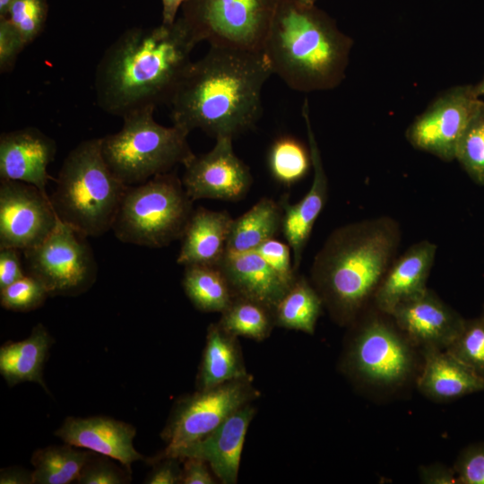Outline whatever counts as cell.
Returning <instances> with one entry per match:
<instances>
[{"label": "cell", "mask_w": 484, "mask_h": 484, "mask_svg": "<svg viewBox=\"0 0 484 484\" xmlns=\"http://www.w3.org/2000/svg\"><path fill=\"white\" fill-rule=\"evenodd\" d=\"M198 41L180 16L170 25L123 32L103 53L94 79L96 102L121 117L169 104Z\"/></svg>", "instance_id": "6da1fadb"}, {"label": "cell", "mask_w": 484, "mask_h": 484, "mask_svg": "<svg viewBox=\"0 0 484 484\" xmlns=\"http://www.w3.org/2000/svg\"><path fill=\"white\" fill-rule=\"evenodd\" d=\"M271 75L263 51L210 45L191 62L169 104L172 123L188 134L200 129L215 139L234 138L258 121Z\"/></svg>", "instance_id": "7a4b0ae2"}, {"label": "cell", "mask_w": 484, "mask_h": 484, "mask_svg": "<svg viewBox=\"0 0 484 484\" xmlns=\"http://www.w3.org/2000/svg\"><path fill=\"white\" fill-rule=\"evenodd\" d=\"M400 238L398 224L388 217L348 224L328 237L315 257L311 279L336 322L354 320L375 294Z\"/></svg>", "instance_id": "3957f363"}, {"label": "cell", "mask_w": 484, "mask_h": 484, "mask_svg": "<svg viewBox=\"0 0 484 484\" xmlns=\"http://www.w3.org/2000/svg\"><path fill=\"white\" fill-rule=\"evenodd\" d=\"M350 39L315 5L280 0L263 52L272 74L298 91L338 85L348 64Z\"/></svg>", "instance_id": "277c9868"}, {"label": "cell", "mask_w": 484, "mask_h": 484, "mask_svg": "<svg viewBox=\"0 0 484 484\" xmlns=\"http://www.w3.org/2000/svg\"><path fill=\"white\" fill-rule=\"evenodd\" d=\"M49 196L60 220L87 237L111 229L128 186L109 169L101 138L82 141L66 155Z\"/></svg>", "instance_id": "5b68a950"}, {"label": "cell", "mask_w": 484, "mask_h": 484, "mask_svg": "<svg viewBox=\"0 0 484 484\" xmlns=\"http://www.w3.org/2000/svg\"><path fill=\"white\" fill-rule=\"evenodd\" d=\"M146 108L123 117L121 129L101 137V151L111 171L126 186H134L158 175L186 166L194 157L186 130L165 126Z\"/></svg>", "instance_id": "8992f818"}, {"label": "cell", "mask_w": 484, "mask_h": 484, "mask_svg": "<svg viewBox=\"0 0 484 484\" xmlns=\"http://www.w3.org/2000/svg\"><path fill=\"white\" fill-rule=\"evenodd\" d=\"M193 202L175 173L158 175L127 186L111 229L124 243L166 246L181 238Z\"/></svg>", "instance_id": "52a82bcc"}, {"label": "cell", "mask_w": 484, "mask_h": 484, "mask_svg": "<svg viewBox=\"0 0 484 484\" xmlns=\"http://www.w3.org/2000/svg\"><path fill=\"white\" fill-rule=\"evenodd\" d=\"M280 0H187L182 18L198 41L248 51L263 47Z\"/></svg>", "instance_id": "ba28073f"}, {"label": "cell", "mask_w": 484, "mask_h": 484, "mask_svg": "<svg viewBox=\"0 0 484 484\" xmlns=\"http://www.w3.org/2000/svg\"><path fill=\"white\" fill-rule=\"evenodd\" d=\"M27 271L49 296H75L94 283L98 264L87 236L58 221L43 242L23 251Z\"/></svg>", "instance_id": "9c48e42d"}, {"label": "cell", "mask_w": 484, "mask_h": 484, "mask_svg": "<svg viewBox=\"0 0 484 484\" xmlns=\"http://www.w3.org/2000/svg\"><path fill=\"white\" fill-rule=\"evenodd\" d=\"M260 395L252 376L232 380L218 386L196 390L179 399L161 433L167 445L156 457L199 440L217 428L232 413Z\"/></svg>", "instance_id": "30bf717a"}, {"label": "cell", "mask_w": 484, "mask_h": 484, "mask_svg": "<svg viewBox=\"0 0 484 484\" xmlns=\"http://www.w3.org/2000/svg\"><path fill=\"white\" fill-rule=\"evenodd\" d=\"M404 337L381 319L368 321L351 342L348 367L372 385L391 386L402 383L412 367L411 350Z\"/></svg>", "instance_id": "8fae6325"}, {"label": "cell", "mask_w": 484, "mask_h": 484, "mask_svg": "<svg viewBox=\"0 0 484 484\" xmlns=\"http://www.w3.org/2000/svg\"><path fill=\"white\" fill-rule=\"evenodd\" d=\"M57 221L48 194L30 184L0 179V248L35 247Z\"/></svg>", "instance_id": "7c38bea8"}, {"label": "cell", "mask_w": 484, "mask_h": 484, "mask_svg": "<svg viewBox=\"0 0 484 484\" xmlns=\"http://www.w3.org/2000/svg\"><path fill=\"white\" fill-rule=\"evenodd\" d=\"M483 101L471 85L449 90L409 127V142L444 160H454L459 139Z\"/></svg>", "instance_id": "4fadbf2b"}, {"label": "cell", "mask_w": 484, "mask_h": 484, "mask_svg": "<svg viewBox=\"0 0 484 484\" xmlns=\"http://www.w3.org/2000/svg\"><path fill=\"white\" fill-rule=\"evenodd\" d=\"M213 148L186 165L182 183L194 200L238 201L248 192L252 182L249 168L236 155L233 137H217Z\"/></svg>", "instance_id": "5bb4252c"}, {"label": "cell", "mask_w": 484, "mask_h": 484, "mask_svg": "<svg viewBox=\"0 0 484 484\" xmlns=\"http://www.w3.org/2000/svg\"><path fill=\"white\" fill-rule=\"evenodd\" d=\"M390 315L404 336L423 349H447L466 321L428 289L399 305Z\"/></svg>", "instance_id": "9a60e30c"}, {"label": "cell", "mask_w": 484, "mask_h": 484, "mask_svg": "<svg viewBox=\"0 0 484 484\" xmlns=\"http://www.w3.org/2000/svg\"><path fill=\"white\" fill-rule=\"evenodd\" d=\"M255 414V408L248 403L232 413L203 438L164 457H176L180 460L186 457L200 458L208 463L221 483L235 484L246 436Z\"/></svg>", "instance_id": "2e32d148"}, {"label": "cell", "mask_w": 484, "mask_h": 484, "mask_svg": "<svg viewBox=\"0 0 484 484\" xmlns=\"http://www.w3.org/2000/svg\"><path fill=\"white\" fill-rule=\"evenodd\" d=\"M56 144L48 135L32 126L4 133L0 136V179L30 184L47 194L55 180L48 172Z\"/></svg>", "instance_id": "e0dca14e"}, {"label": "cell", "mask_w": 484, "mask_h": 484, "mask_svg": "<svg viewBox=\"0 0 484 484\" xmlns=\"http://www.w3.org/2000/svg\"><path fill=\"white\" fill-rule=\"evenodd\" d=\"M301 113L307 129L314 177L307 194L298 203L290 204L284 197L280 202L283 211L281 230L291 249L293 266L296 272L300 265L302 255L315 221L326 202L328 190L327 177L311 125L307 99L303 103Z\"/></svg>", "instance_id": "ac0fdd59"}, {"label": "cell", "mask_w": 484, "mask_h": 484, "mask_svg": "<svg viewBox=\"0 0 484 484\" xmlns=\"http://www.w3.org/2000/svg\"><path fill=\"white\" fill-rule=\"evenodd\" d=\"M135 428L104 416L68 417L55 432L65 444L118 461L125 469L143 460L134 448Z\"/></svg>", "instance_id": "d6986e66"}, {"label": "cell", "mask_w": 484, "mask_h": 484, "mask_svg": "<svg viewBox=\"0 0 484 484\" xmlns=\"http://www.w3.org/2000/svg\"><path fill=\"white\" fill-rule=\"evenodd\" d=\"M436 253V246L423 240L392 263L374 294L381 312L390 315L399 305L428 290L427 281Z\"/></svg>", "instance_id": "ffe728a7"}, {"label": "cell", "mask_w": 484, "mask_h": 484, "mask_svg": "<svg viewBox=\"0 0 484 484\" xmlns=\"http://www.w3.org/2000/svg\"><path fill=\"white\" fill-rule=\"evenodd\" d=\"M218 265L236 296L256 300L272 310L292 285L281 277L256 250L226 251Z\"/></svg>", "instance_id": "44dd1931"}, {"label": "cell", "mask_w": 484, "mask_h": 484, "mask_svg": "<svg viewBox=\"0 0 484 484\" xmlns=\"http://www.w3.org/2000/svg\"><path fill=\"white\" fill-rule=\"evenodd\" d=\"M233 219L225 211L194 210L180 238L178 264L218 265L227 250Z\"/></svg>", "instance_id": "7402d4cb"}, {"label": "cell", "mask_w": 484, "mask_h": 484, "mask_svg": "<svg viewBox=\"0 0 484 484\" xmlns=\"http://www.w3.org/2000/svg\"><path fill=\"white\" fill-rule=\"evenodd\" d=\"M419 388L435 401H450L484 390V378L446 350L423 349Z\"/></svg>", "instance_id": "603a6c76"}, {"label": "cell", "mask_w": 484, "mask_h": 484, "mask_svg": "<svg viewBox=\"0 0 484 484\" xmlns=\"http://www.w3.org/2000/svg\"><path fill=\"white\" fill-rule=\"evenodd\" d=\"M251 376L246 371L238 337L218 323L207 328L205 346L196 376L197 390Z\"/></svg>", "instance_id": "cb8c5ba5"}, {"label": "cell", "mask_w": 484, "mask_h": 484, "mask_svg": "<svg viewBox=\"0 0 484 484\" xmlns=\"http://www.w3.org/2000/svg\"><path fill=\"white\" fill-rule=\"evenodd\" d=\"M53 339L39 323L30 334L19 341H7L0 348V374L9 386L23 382L38 383L43 387V367Z\"/></svg>", "instance_id": "d4e9b609"}, {"label": "cell", "mask_w": 484, "mask_h": 484, "mask_svg": "<svg viewBox=\"0 0 484 484\" xmlns=\"http://www.w3.org/2000/svg\"><path fill=\"white\" fill-rule=\"evenodd\" d=\"M282 219L283 211L281 203L272 198L260 199L246 212L233 220L226 251L255 250L282 229Z\"/></svg>", "instance_id": "484cf974"}, {"label": "cell", "mask_w": 484, "mask_h": 484, "mask_svg": "<svg viewBox=\"0 0 484 484\" xmlns=\"http://www.w3.org/2000/svg\"><path fill=\"white\" fill-rule=\"evenodd\" d=\"M182 286L192 304L203 312L225 311L236 297L219 265L184 266Z\"/></svg>", "instance_id": "4316f807"}, {"label": "cell", "mask_w": 484, "mask_h": 484, "mask_svg": "<svg viewBox=\"0 0 484 484\" xmlns=\"http://www.w3.org/2000/svg\"><path fill=\"white\" fill-rule=\"evenodd\" d=\"M323 307L315 288L298 276L273 308L275 325L313 334Z\"/></svg>", "instance_id": "83f0119b"}, {"label": "cell", "mask_w": 484, "mask_h": 484, "mask_svg": "<svg viewBox=\"0 0 484 484\" xmlns=\"http://www.w3.org/2000/svg\"><path fill=\"white\" fill-rule=\"evenodd\" d=\"M92 453L68 444L36 450L31 457L34 467L31 471L32 484H69L77 481Z\"/></svg>", "instance_id": "f1b7e54d"}, {"label": "cell", "mask_w": 484, "mask_h": 484, "mask_svg": "<svg viewBox=\"0 0 484 484\" xmlns=\"http://www.w3.org/2000/svg\"><path fill=\"white\" fill-rule=\"evenodd\" d=\"M219 325L228 333L261 341L275 325L273 310L256 300L236 296L221 313Z\"/></svg>", "instance_id": "f546056e"}, {"label": "cell", "mask_w": 484, "mask_h": 484, "mask_svg": "<svg viewBox=\"0 0 484 484\" xmlns=\"http://www.w3.org/2000/svg\"><path fill=\"white\" fill-rule=\"evenodd\" d=\"M311 163L309 149L291 136L276 139L268 153V165L272 176L282 185L290 186L302 179Z\"/></svg>", "instance_id": "4dcf8cb0"}, {"label": "cell", "mask_w": 484, "mask_h": 484, "mask_svg": "<svg viewBox=\"0 0 484 484\" xmlns=\"http://www.w3.org/2000/svg\"><path fill=\"white\" fill-rule=\"evenodd\" d=\"M455 159L475 183L484 186V101L462 132Z\"/></svg>", "instance_id": "1f68e13d"}, {"label": "cell", "mask_w": 484, "mask_h": 484, "mask_svg": "<svg viewBox=\"0 0 484 484\" xmlns=\"http://www.w3.org/2000/svg\"><path fill=\"white\" fill-rule=\"evenodd\" d=\"M445 350L484 378V318L466 320L459 336Z\"/></svg>", "instance_id": "d6a6232c"}, {"label": "cell", "mask_w": 484, "mask_h": 484, "mask_svg": "<svg viewBox=\"0 0 484 484\" xmlns=\"http://www.w3.org/2000/svg\"><path fill=\"white\" fill-rule=\"evenodd\" d=\"M49 296L43 283L27 274L0 290L1 306L15 312H27L39 307Z\"/></svg>", "instance_id": "836d02e7"}, {"label": "cell", "mask_w": 484, "mask_h": 484, "mask_svg": "<svg viewBox=\"0 0 484 484\" xmlns=\"http://www.w3.org/2000/svg\"><path fill=\"white\" fill-rule=\"evenodd\" d=\"M47 13L45 0H15L5 18L17 29L28 46L42 31Z\"/></svg>", "instance_id": "e575fe53"}, {"label": "cell", "mask_w": 484, "mask_h": 484, "mask_svg": "<svg viewBox=\"0 0 484 484\" xmlns=\"http://www.w3.org/2000/svg\"><path fill=\"white\" fill-rule=\"evenodd\" d=\"M255 250L281 277L293 284L298 276L293 266L292 252L288 243L273 238L261 244Z\"/></svg>", "instance_id": "d590c367"}, {"label": "cell", "mask_w": 484, "mask_h": 484, "mask_svg": "<svg viewBox=\"0 0 484 484\" xmlns=\"http://www.w3.org/2000/svg\"><path fill=\"white\" fill-rule=\"evenodd\" d=\"M454 472L460 484H484V445H472L462 451Z\"/></svg>", "instance_id": "8d00e7d4"}, {"label": "cell", "mask_w": 484, "mask_h": 484, "mask_svg": "<svg viewBox=\"0 0 484 484\" xmlns=\"http://www.w3.org/2000/svg\"><path fill=\"white\" fill-rule=\"evenodd\" d=\"M80 484H124L129 482L125 471L107 459L93 455L82 469L77 481Z\"/></svg>", "instance_id": "74e56055"}, {"label": "cell", "mask_w": 484, "mask_h": 484, "mask_svg": "<svg viewBox=\"0 0 484 484\" xmlns=\"http://www.w3.org/2000/svg\"><path fill=\"white\" fill-rule=\"evenodd\" d=\"M22 35L7 18H0V72H10L26 47Z\"/></svg>", "instance_id": "f35d334b"}, {"label": "cell", "mask_w": 484, "mask_h": 484, "mask_svg": "<svg viewBox=\"0 0 484 484\" xmlns=\"http://www.w3.org/2000/svg\"><path fill=\"white\" fill-rule=\"evenodd\" d=\"M153 468L146 477L147 484H178L181 483L182 467L180 459L176 457H155L151 460Z\"/></svg>", "instance_id": "ab89813d"}, {"label": "cell", "mask_w": 484, "mask_h": 484, "mask_svg": "<svg viewBox=\"0 0 484 484\" xmlns=\"http://www.w3.org/2000/svg\"><path fill=\"white\" fill-rule=\"evenodd\" d=\"M20 252L15 248H0V290L26 275Z\"/></svg>", "instance_id": "60d3db41"}, {"label": "cell", "mask_w": 484, "mask_h": 484, "mask_svg": "<svg viewBox=\"0 0 484 484\" xmlns=\"http://www.w3.org/2000/svg\"><path fill=\"white\" fill-rule=\"evenodd\" d=\"M182 484H214L216 481L209 471L208 463L195 457H186L181 460Z\"/></svg>", "instance_id": "b9f144b4"}, {"label": "cell", "mask_w": 484, "mask_h": 484, "mask_svg": "<svg viewBox=\"0 0 484 484\" xmlns=\"http://www.w3.org/2000/svg\"><path fill=\"white\" fill-rule=\"evenodd\" d=\"M420 479L429 484H457L459 483L454 471L444 466L430 465L422 467Z\"/></svg>", "instance_id": "7bdbcfd3"}, {"label": "cell", "mask_w": 484, "mask_h": 484, "mask_svg": "<svg viewBox=\"0 0 484 484\" xmlns=\"http://www.w3.org/2000/svg\"><path fill=\"white\" fill-rule=\"evenodd\" d=\"M1 484H32L31 472L16 467L1 470Z\"/></svg>", "instance_id": "ee69618b"}, {"label": "cell", "mask_w": 484, "mask_h": 484, "mask_svg": "<svg viewBox=\"0 0 484 484\" xmlns=\"http://www.w3.org/2000/svg\"><path fill=\"white\" fill-rule=\"evenodd\" d=\"M187 0H161L162 3V23L173 24L177 17V12Z\"/></svg>", "instance_id": "f6af8a7d"}, {"label": "cell", "mask_w": 484, "mask_h": 484, "mask_svg": "<svg viewBox=\"0 0 484 484\" xmlns=\"http://www.w3.org/2000/svg\"><path fill=\"white\" fill-rule=\"evenodd\" d=\"M15 0H0V18H5Z\"/></svg>", "instance_id": "bcb514c9"}, {"label": "cell", "mask_w": 484, "mask_h": 484, "mask_svg": "<svg viewBox=\"0 0 484 484\" xmlns=\"http://www.w3.org/2000/svg\"><path fill=\"white\" fill-rule=\"evenodd\" d=\"M473 90L478 97L484 96V78L477 85L473 86Z\"/></svg>", "instance_id": "7dc6e473"}, {"label": "cell", "mask_w": 484, "mask_h": 484, "mask_svg": "<svg viewBox=\"0 0 484 484\" xmlns=\"http://www.w3.org/2000/svg\"><path fill=\"white\" fill-rule=\"evenodd\" d=\"M302 4H306V5H315V2L317 0H299Z\"/></svg>", "instance_id": "c3c4849f"}, {"label": "cell", "mask_w": 484, "mask_h": 484, "mask_svg": "<svg viewBox=\"0 0 484 484\" xmlns=\"http://www.w3.org/2000/svg\"><path fill=\"white\" fill-rule=\"evenodd\" d=\"M481 316L484 318V308H483V313H482Z\"/></svg>", "instance_id": "681fc988"}]
</instances>
